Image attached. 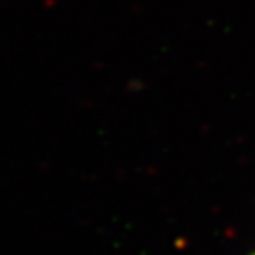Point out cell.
I'll return each instance as SVG.
<instances>
[{
	"label": "cell",
	"mask_w": 255,
	"mask_h": 255,
	"mask_svg": "<svg viewBox=\"0 0 255 255\" xmlns=\"http://www.w3.org/2000/svg\"><path fill=\"white\" fill-rule=\"evenodd\" d=\"M252 255H255V252H254V254H252Z\"/></svg>",
	"instance_id": "obj_1"
}]
</instances>
